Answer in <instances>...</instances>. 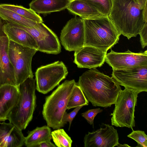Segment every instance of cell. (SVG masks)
<instances>
[{
    "mask_svg": "<svg viewBox=\"0 0 147 147\" xmlns=\"http://www.w3.org/2000/svg\"><path fill=\"white\" fill-rule=\"evenodd\" d=\"M76 83L88 101L95 107H111L116 102L121 90L112 76L105 75L96 68L84 72Z\"/></svg>",
    "mask_w": 147,
    "mask_h": 147,
    "instance_id": "cell-1",
    "label": "cell"
},
{
    "mask_svg": "<svg viewBox=\"0 0 147 147\" xmlns=\"http://www.w3.org/2000/svg\"><path fill=\"white\" fill-rule=\"evenodd\" d=\"M70 0H33L30 8L36 13L43 14L59 11L66 9Z\"/></svg>",
    "mask_w": 147,
    "mask_h": 147,
    "instance_id": "cell-19",
    "label": "cell"
},
{
    "mask_svg": "<svg viewBox=\"0 0 147 147\" xmlns=\"http://www.w3.org/2000/svg\"><path fill=\"white\" fill-rule=\"evenodd\" d=\"M107 53L93 47L83 46L75 51L73 62L79 68H96L104 64Z\"/></svg>",
    "mask_w": 147,
    "mask_h": 147,
    "instance_id": "cell-15",
    "label": "cell"
},
{
    "mask_svg": "<svg viewBox=\"0 0 147 147\" xmlns=\"http://www.w3.org/2000/svg\"><path fill=\"white\" fill-rule=\"evenodd\" d=\"M109 18L120 34L129 39L139 34L146 22L143 9L134 0H111Z\"/></svg>",
    "mask_w": 147,
    "mask_h": 147,
    "instance_id": "cell-2",
    "label": "cell"
},
{
    "mask_svg": "<svg viewBox=\"0 0 147 147\" xmlns=\"http://www.w3.org/2000/svg\"><path fill=\"white\" fill-rule=\"evenodd\" d=\"M105 61L113 70L127 69L133 67L147 65V51L138 53H133L129 50L118 53L111 50L107 53Z\"/></svg>",
    "mask_w": 147,
    "mask_h": 147,
    "instance_id": "cell-12",
    "label": "cell"
},
{
    "mask_svg": "<svg viewBox=\"0 0 147 147\" xmlns=\"http://www.w3.org/2000/svg\"><path fill=\"white\" fill-rule=\"evenodd\" d=\"M88 105V100L80 87L76 83L68 100L67 109H69L78 106H84Z\"/></svg>",
    "mask_w": 147,
    "mask_h": 147,
    "instance_id": "cell-24",
    "label": "cell"
},
{
    "mask_svg": "<svg viewBox=\"0 0 147 147\" xmlns=\"http://www.w3.org/2000/svg\"><path fill=\"white\" fill-rule=\"evenodd\" d=\"M25 137L22 130L11 123L0 122V147H20Z\"/></svg>",
    "mask_w": 147,
    "mask_h": 147,
    "instance_id": "cell-17",
    "label": "cell"
},
{
    "mask_svg": "<svg viewBox=\"0 0 147 147\" xmlns=\"http://www.w3.org/2000/svg\"><path fill=\"white\" fill-rule=\"evenodd\" d=\"M91 6L103 16H108L112 6L111 0H80Z\"/></svg>",
    "mask_w": 147,
    "mask_h": 147,
    "instance_id": "cell-25",
    "label": "cell"
},
{
    "mask_svg": "<svg viewBox=\"0 0 147 147\" xmlns=\"http://www.w3.org/2000/svg\"><path fill=\"white\" fill-rule=\"evenodd\" d=\"M9 23L12 26L23 29L30 34L36 41L38 46V51L55 55L61 52V45L57 36L43 22L38 23L33 28Z\"/></svg>",
    "mask_w": 147,
    "mask_h": 147,
    "instance_id": "cell-9",
    "label": "cell"
},
{
    "mask_svg": "<svg viewBox=\"0 0 147 147\" xmlns=\"http://www.w3.org/2000/svg\"><path fill=\"white\" fill-rule=\"evenodd\" d=\"M5 22L0 18V87L5 84L16 86L14 69L9 55L10 40L3 29Z\"/></svg>",
    "mask_w": 147,
    "mask_h": 147,
    "instance_id": "cell-13",
    "label": "cell"
},
{
    "mask_svg": "<svg viewBox=\"0 0 147 147\" xmlns=\"http://www.w3.org/2000/svg\"><path fill=\"white\" fill-rule=\"evenodd\" d=\"M111 75L120 85L139 93L147 91V65L113 70Z\"/></svg>",
    "mask_w": 147,
    "mask_h": 147,
    "instance_id": "cell-10",
    "label": "cell"
},
{
    "mask_svg": "<svg viewBox=\"0 0 147 147\" xmlns=\"http://www.w3.org/2000/svg\"><path fill=\"white\" fill-rule=\"evenodd\" d=\"M117 146L118 147H130L129 145L126 144H121L119 143L118 144Z\"/></svg>",
    "mask_w": 147,
    "mask_h": 147,
    "instance_id": "cell-34",
    "label": "cell"
},
{
    "mask_svg": "<svg viewBox=\"0 0 147 147\" xmlns=\"http://www.w3.org/2000/svg\"><path fill=\"white\" fill-rule=\"evenodd\" d=\"M66 9L71 13L82 19L102 16L94 9L80 0H70Z\"/></svg>",
    "mask_w": 147,
    "mask_h": 147,
    "instance_id": "cell-21",
    "label": "cell"
},
{
    "mask_svg": "<svg viewBox=\"0 0 147 147\" xmlns=\"http://www.w3.org/2000/svg\"><path fill=\"white\" fill-rule=\"evenodd\" d=\"M140 93L125 87L120 91L115 103L111 118V124L116 127H126L131 129L135 126L134 112L138 94Z\"/></svg>",
    "mask_w": 147,
    "mask_h": 147,
    "instance_id": "cell-6",
    "label": "cell"
},
{
    "mask_svg": "<svg viewBox=\"0 0 147 147\" xmlns=\"http://www.w3.org/2000/svg\"><path fill=\"white\" fill-rule=\"evenodd\" d=\"M127 136L137 142L138 147H147V136L144 131L133 130Z\"/></svg>",
    "mask_w": 147,
    "mask_h": 147,
    "instance_id": "cell-27",
    "label": "cell"
},
{
    "mask_svg": "<svg viewBox=\"0 0 147 147\" xmlns=\"http://www.w3.org/2000/svg\"><path fill=\"white\" fill-rule=\"evenodd\" d=\"M52 139L58 147H71L72 141L63 129H57L51 132Z\"/></svg>",
    "mask_w": 147,
    "mask_h": 147,
    "instance_id": "cell-26",
    "label": "cell"
},
{
    "mask_svg": "<svg viewBox=\"0 0 147 147\" xmlns=\"http://www.w3.org/2000/svg\"><path fill=\"white\" fill-rule=\"evenodd\" d=\"M68 74L67 67L62 61L41 66L35 73L36 89L40 93L46 94L59 85Z\"/></svg>",
    "mask_w": 147,
    "mask_h": 147,
    "instance_id": "cell-8",
    "label": "cell"
},
{
    "mask_svg": "<svg viewBox=\"0 0 147 147\" xmlns=\"http://www.w3.org/2000/svg\"><path fill=\"white\" fill-rule=\"evenodd\" d=\"M57 146L51 142V140L42 142L36 145L35 147H56Z\"/></svg>",
    "mask_w": 147,
    "mask_h": 147,
    "instance_id": "cell-31",
    "label": "cell"
},
{
    "mask_svg": "<svg viewBox=\"0 0 147 147\" xmlns=\"http://www.w3.org/2000/svg\"><path fill=\"white\" fill-rule=\"evenodd\" d=\"M3 29L10 40L22 45L36 49L37 44L34 37L25 30L5 22Z\"/></svg>",
    "mask_w": 147,
    "mask_h": 147,
    "instance_id": "cell-18",
    "label": "cell"
},
{
    "mask_svg": "<svg viewBox=\"0 0 147 147\" xmlns=\"http://www.w3.org/2000/svg\"><path fill=\"white\" fill-rule=\"evenodd\" d=\"M142 48L144 49L147 45V22H146L139 34Z\"/></svg>",
    "mask_w": 147,
    "mask_h": 147,
    "instance_id": "cell-30",
    "label": "cell"
},
{
    "mask_svg": "<svg viewBox=\"0 0 147 147\" xmlns=\"http://www.w3.org/2000/svg\"><path fill=\"white\" fill-rule=\"evenodd\" d=\"M83 107V106H80L77 107L75 108V109L69 113H67L66 111L64 113L62 118V121L66 123H67V122H69V130L74 119L75 118L80 110Z\"/></svg>",
    "mask_w": 147,
    "mask_h": 147,
    "instance_id": "cell-29",
    "label": "cell"
},
{
    "mask_svg": "<svg viewBox=\"0 0 147 147\" xmlns=\"http://www.w3.org/2000/svg\"><path fill=\"white\" fill-rule=\"evenodd\" d=\"M82 19L84 46L93 47L107 52L118 42L121 34L108 16H100Z\"/></svg>",
    "mask_w": 147,
    "mask_h": 147,
    "instance_id": "cell-3",
    "label": "cell"
},
{
    "mask_svg": "<svg viewBox=\"0 0 147 147\" xmlns=\"http://www.w3.org/2000/svg\"><path fill=\"white\" fill-rule=\"evenodd\" d=\"M18 86L5 84L0 87V121L8 119L12 109L19 98Z\"/></svg>",
    "mask_w": 147,
    "mask_h": 147,
    "instance_id": "cell-16",
    "label": "cell"
},
{
    "mask_svg": "<svg viewBox=\"0 0 147 147\" xmlns=\"http://www.w3.org/2000/svg\"><path fill=\"white\" fill-rule=\"evenodd\" d=\"M147 7L146 6L143 9V16L145 22H147Z\"/></svg>",
    "mask_w": 147,
    "mask_h": 147,
    "instance_id": "cell-33",
    "label": "cell"
},
{
    "mask_svg": "<svg viewBox=\"0 0 147 147\" xmlns=\"http://www.w3.org/2000/svg\"><path fill=\"white\" fill-rule=\"evenodd\" d=\"M60 38L67 51H75L82 47L85 38L82 19L76 16L69 20L62 30Z\"/></svg>",
    "mask_w": 147,
    "mask_h": 147,
    "instance_id": "cell-11",
    "label": "cell"
},
{
    "mask_svg": "<svg viewBox=\"0 0 147 147\" xmlns=\"http://www.w3.org/2000/svg\"><path fill=\"white\" fill-rule=\"evenodd\" d=\"M35 82L33 78H29L18 86V100L8 117L9 122L22 131L32 120L36 106Z\"/></svg>",
    "mask_w": 147,
    "mask_h": 147,
    "instance_id": "cell-5",
    "label": "cell"
},
{
    "mask_svg": "<svg viewBox=\"0 0 147 147\" xmlns=\"http://www.w3.org/2000/svg\"><path fill=\"white\" fill-rule=\"evenodd\" d=\"M103 124L105 128L101 127L85 135L84 140V147H114L118 146L119 143L117 130L112 126Z\"/></svg>",
    "mask_w": 147,
    "mask_h": 147,
    "instance_id": "cell-14",
    "label": "cell"
},
{
    "mask_svg": "<svg viewBox=\"0 0 147 147\" xmlns=\"http://www.w3.org/2000/svg\"><path fill=\"white\" fill-rule=\"evenodd\" d=\"M51 133V129L48 125L37 127L28 132L27 136L25 137L24 144L27 147H35L42 142L51 140L52 139Z\"/></svg>",
    "mask_w": 147,
    "mask_h": 147,
    "instance_id": "cell-20",
    "label": "cell"
},
{
    "mask_svg": "<svg viewBox=\"0 0 147 147\" xmlns=\"http://www.w3.org/2000/svg\"><path fill=\"white\" fill-rule=\"evenodd\" d=\"M76 83L74 80H66L46 97L42 113L49 127L57 129L66 124L62 121V118Z\"/></svg>",
    "mask_w": 147,
    "mask_h": 147,
    "instance_id": "cell-4",
    "label": "cell"
},
{
    "mask_svg": "<svg viewBox=\"0 0 147 147\" xmlns=\"http://www.w3.org/2000/svg\"><path fill=\"white\" fill-rule=\"evenodd\" d=\"M0 6L37 23L43 22L42 18L30 8L27 9L21 5L9 4H0Z\"/></svg>",
    "mask_w": 147,
    "mask_h": 147,
    "instance_id": "cell-23",
    "label": "cell"
},
{
    "mask_svg": "<svg viewBox=\"0 0 147 147\" xmlns=\"http://www.w3.org/2000/svg\"><path fill=\"white\" fill-rule=\"evenodd\" d=\"M139 5L142 9H143L147 6V0H134Z\"/></svg>",
    "mask_w": 147,
    "mask_h": 147,
    "instance_id": "cell-32",
    "label": "cell"
},
{
    "mask_svg": "<svg viewBox=\"0 0 147 147\" xmlns=\"http://www.w3.org/2000/svg\"><path fill=\"white\" fill-rule=\"evenodd\" d=\"M0 18L6 22L19 24L28 28L34 27L38 23L0 6Z\"/></svg>",
    "mask_w": 147,
    "mask_h": 147,
    "instance_id": "cell-22",
    "label": "cell"
},
{
    "mask_svg": "<svg viewBox=\"0 0 147 147\" xmlns=\"http://www.w3.org/2000/svg\"><path fill=\"white\" fill-rule=\"evenodd\" d=\"M103 111L100 108L89 109L82 114V116L84 117L90 125L94 126V120L97 115Z\"/></svg>",
    "mask_w": 147,
    "mask_h": 147,
    "instance_id": "cell-28",
    "label": "cell"
},
{
    "mask_svg": "<svg viewBox=\"0 0 147 147\" xmlns=\"http://www.w3.org/2000/svg\"><path fill=\"white\" fill-rule=\"evenodd\" d=\"M37 51L36 49L9 41V55L13 68L17 86L28 78H33L32 61Z\"/></svg>",
    "mask_w": 147,
    "mask_h": 147,
    "instance_id": "cell-7",
    "label": "cell"
}]
</instances>
